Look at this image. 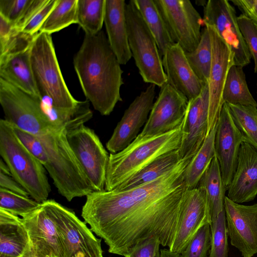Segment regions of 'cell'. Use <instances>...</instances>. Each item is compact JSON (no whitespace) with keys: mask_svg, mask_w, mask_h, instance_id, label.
<instances>
[{"mask_svg":"<svg viewBox=\"0 0 257 257\" xmlns=\"http://www.w3.org/2000/svg\"><path fill=\"white\" fill-rule=\"evenodd\" d=\"M57 2V0H48L22 32L33 36L38 33L40 28L56 5Z\"/></svg>","mask_w":257,"mask_h":257,"instance_id":"obj_41","label":"cell"},{"mask_svg":"<svg viewBox=\"0 0 257 257\" xmlns=\"http://www.w3.org/2000/svg\"><path fill=\"white\" fill-rule=\"evenodd\" d=\"M63 246L64 257H103L101 238L96 237L75 212L48 199Z\"/></svg>","mask_w":257,"mask_h":257,"instance_id":"obj_9","label":"cell"},{"mask_svg":"<svg viewBox=\"0 0 257 257\" xmlns=\"http://www.w3.org/2000/svg\"><path fill=\"white\" fill-rule=\"evenodd\" d=\"M32 253L21 218L0 209V257H25Z\"/></svg>","mask_w":257,"mask_h":257,"instance_id":"obj_25","label":"cell"},{"mask_svg":"<svg viewBox=\"0 0 257 257\" xmlns=\"http://www.w3.org/2000/svg\"><path fill=\"white\" fill-rule=\"evenodd\" d=\"M239 30L254 62V72H257V29L251 21L241 14L237 17Z\"/></svg>","mask_w":257,"mask_h":257,"instance_id":"obj_38","label":"cell"},{"mask_svg":"<svg viewBox=\"0 0 257 257\" xmlns=\"http://www.w3.org/2000/svg\"><path fill=\"white\" fill-rule=\"evenodd\" d=\"M66 129L69 145L95 190H104L109 155L99 137L84 124Z\"/></svg>","mask_w":257,"mask_h":257,"instance_id":"obj_10","label":"cell"},{"mask_svg":"<svg viewBox=\"0 0 257 257\" xmlns=\"http://www.w3.org/2000/svg\"><path fill=\"white\" fill-rule=\"evenodd\" d=\"M212 223L207 195L197 187L185 193L181 220L171 251L181 254L196 232Z\"/></svg>","mask_w":257,"mask_h":257,"instance_id":"obj_21","label":"cell"},{"mask_svg":"<svg viewBox=\"0 0 257 257\" xmlns=\"http://www.w3.org/2000/svg\"><path fill=\"white\" fill-rule=\"evenodd\" d=\"M124 0H105L104 23L109 45L120 65H125L132 54L130 48Z\"/></svg>","mask_w":257,"mask_h":257,"instance_id":"obj_24","label":"cell"},{"mask_svg":"<svg viewBox=\"0 0 257 257\" xmlns=\"http://www.w3.org/2000/svg\"><path fill=\"white\" fill-rule=\"evenodd\" d=\"M187 60L198 78L208 82L211 70L212 53L211 39L206 27L201 31L200 42L191 52L185 53Z\"/></svg>","mask_w":257,"mask_h":257,"instance_id":"obj_33","label":"cell"},{"mask_svg":"<svg viewBox=\"0 0 257 257\" xmlns=\"http://www.w3.org/2000/svg\"><path fill=\"white\" fill-rule=\"evenodd\" d=\"M31 69L41 98L49 100L54 109L71 111L76 109L80 101L70 93L63 77L51 35L37 33L33 41L31 52Z\"/></svg>","mask_w":257,"mask_h":257,"instance_id":"obj_5","label":"cell"},{"mask_svg":"<svg viewBox=\"0 0 257 257\" xmlns=\"http://www.w3.org/2000/svg\"><path fill=\"white\" fill-rule=\"evenodd\" d=\"M0 103L5 120L34 136H42L66 127L52 119L41 97L29 94L1 78Z\"/></svg>","mask_w":257,"mask_h":257,"instance_id":"obj_7","label":"cell"},{"mask_svg":"<svg viewBox=\"0 0 257 257\" xmlns=\"http://www.w3.org/2000/svg\"><path fill=\"white\" fill-rule=\"evenodd\" d=\"M211 242L208 257H228V233L224 209L210 225Z\"/></svg>","mask_w":257,"mask_h":257,"instance_id":"obj_36","label":"cell"},{"mask_svg":"<svg viewBox=\"0 0 257 257\" xmlns=\"http://www.w3.org/2000/svg\"><path fill=\"white\" fill-rule=\"evenodd\" d=\"M190 160H181L150 183L126 190L94 191L86 196L81 216L109 253L124 256L138 242L152 237L171 249L187 190L183 174Z\"/></svg>","mask_w":257,"mask_h":257,"instance_id":"obj_1","label":"cell"},{"mask_svg":"<svg viewBox=\"0 0 257 257\" xmlns=\"http://www.w3.org/2000/svg\"><path fill=\"white\" fill-rule=\"evenodd\" d=\"M0 188L25 197L30 196L25 189L11 175L0 173Z\"/></svg>","mask_w":257,"mask_h":257,"instance_id":"obj_44","label":"cell"},{"mask_svg":"<svg viewBox=\"0 0 257 257\" xmlns=\"http://www.w3.org/2000/svg\"><path fill=\"white\" fill-rule=\"evenodd\" d=\"M31 2V0H0V16L14 26Z\"/></svg>","mask_w":257,"mask_h":257,"instance_id":"obj_39","label":"cell"},{"mask_svg":"<svg viewBox=\"0 0 257 257\" xmlns=\"http://www.w3.org/2000/svg\"><path fill=\"white\" fill-rule=\"evenodd\" d=\"M203 23L213 27L234 54L235 65L244 67L251 56L239 30L234 8L226 0H209L204 6Z\"/></svg>","mask_w":257,"mask_h":257,"instance_id":"obj_15","label":"cell"},{"mask_svg":"<svg viewBox=\"0 0 257 257\" xmlns=\"http://www.w3.org/2000/svg\"><path fill=\"white\" fill-rule=\"evenodd\" d=\"M208 30L212 46V59L208 81L209 91L208 135L216 124L224 103L223 91L227 74L234 64V54L215 29L205 25Z\"/></svg>","mask_w":257,"mask_h":257,"instance_id":"obj_14","label":"cell"},{"mask_svg":"<svg viewBox=\"0 0 257 257\" xmlns=\"http://www.w3.org/2000/svg\"><path fill=\"white\" fill-rule=\"evenodd\" d=\"M161 242L156 237H152L138 242L131 247L124 257H156L160 252Z\"/></svg>","mask_w":257,"mask_h":257,"instance_id":"obj_40","label":"cell"},{"mask_svg":"<svg viewBox=\"0 0 257 257\" xmlns=\"http://www.w3.org/2000/svg\"><path fill=\"white\" fill-rule=\"evenodd\" d=\"M209 91L205 83L200 94L189 101L182 125V138L178 149L180 160L191 159L208 135Z\"/></svg>","mask_w":257,"mask_h":257,"instance_id":"obj_20","label":"cell"},{"mask_svg":"<svg viewBox=\"0 0 257 257\" xmlns=\"http://www.w3.org/2000/svg\"><path fill=\"white\" fill-rule=\"evenodd\" d=\"M40 203L29 197L0 188V209L15 215L23 217L35 210Z\"/></svg>","mask_w":257,"mask_h":257,"instance_id":"obj_35","label":"cell"},{"mask_svg":"<svg viewBox=\"0 0 257 257\" xmlns=\"http://www.w3.org/2000/svg\"><path fill=\"white\" fill-rule=\"evenodd\" d=\"M230 2L251 21L257 29V0H232Z\"/></svg>","mask_w":257,"mask_h":257,"instance_id":"obj_43","label":"cell"},{"mask_svg":"<svg viewBox=\"0 0 257 257\" xmlns=\"http://www.w3.org/2000/svg\"><path fill=\"white\" fill-rule=\"evenodd\" d=\"M227 104L234 123L241 134L244 142L257 150V107Z\"/></svg>","mask_w":257,"mask_h":257,"instance_id":"obj_34","label":"cell"},{"mask_svg":"<svg viewBox=\"0 0 257 257\" xmlns=\"http://www.w3.org/2000/svg\"><path fill=\"white\" fill-rule=\"evenodd\" d=\"M73 63L86 100L100 114L109 115L122 101L123 71L102 30L85 34Z\"/></svg>","mask_w":257,"mask_h":257,"instance_id":"obj_2","label":"cell"},{"mask_svg":"<svg viewBox=\"0 0 257 257\" xmlns=\"http://www.w3.org/2000/svg\"><path fill=\"white\" fill-rule=\"evenodd\" d=\"M162 63L167 82L189 101L200 94L205 83L195 74L185 52L178 44L167 50L162 56Z\"/></svg>","mask_w":257,"mask_h":257,"instance_id":"obj_22","label":"cell"},{"mask_svg":"<svg viewBox=\"0 0 257 257\" xmlns=\"http://www.w3.org/2000/svg\"><path fill=\"white\" fill-rule=\"evenodd\" d=\"M155 95L156 85L150 84L130 104L106 144L111 154L122 151L137 137L147 121Z\"/></svg>","mask_w":257,"mask_h":257,"instance_id":"obj_18","label":"cell"},{"mask_svg":"<svg viewBox=\"0 0 257 257\" xmlns=\"http://www.w3.org/2000/svg\"><path fill=\"white\" fill-rule=\"evenodd\" d=\"M227 191L226 196L239 204L257 196V150L246 142L241 144L236 169Z\"/></svg>","mask_w":257,"mask_h":257,"instance_id":"obj_23","label":"cell"},{"mask_svg":"<svg viewBox=\"0 0 257 257\" xmlns=\"http://www.w3.org/2000/svg\"><path fill=\"white\" fill-rule=\"evenodd\" d=\"M224 209L231 245L242 257H252L257 253V203L242 205L226 196Z\"/></svg>","mask_w":257,"mask_h":257,"instance_id":"obj_17","label":"cell"},{"mask_svg":"<svg viewBox=\"0 0 257 257\" xmlns=\"http://www.w3.org/2000/svg\"><path fill=\"white\" fill-rule=\"evenodd\" d=\"M0 155L13 177L33 199L39 203L48 200L51 187L45 168L4 119L0 120Z\"/></svg>","mask_w":257,"mask_h":257,"instance_id":"obj_6","label":"cell"},{"mask_svg":"<svg viewBox=\"0 0 257 257\" xmlns=\"http://www.w3.org/2000/svg\"><path fill=\"white\" fill-rule=\"evenodd\" d=\"M180 160L178 150L165 154L114 189L126 190L153 182L172 170Z\"/></svg>","mask_w":257,"mask_h":257,"instance_id":"obj_29","label":"cell"},{"mask_svg":"<svg viewBox=\"0 0 257 257\" xmlns=\"http://www.w3.org/2000/svg\"><path fill=\"white\" fill-rule=\"evenodd\" d=\"M105 0H78L77 24L85 34H95L102 30Z\"/></svg>","mask_w":257,"mask_h":257,"instance_id":"obj_32","label":"cell"},{"mask_svg":"<svg viewBox=\"0 0 257 257\" xmlns=\"http://www.w3.org/2000/svg\"><path fill=\"white\" fill-rule=\"evenodd\" d=\"M48 200L21 217L22 221L28 232L32 250L35 255L64 257L60 235Z\"/></svg>","mask_w":257,"mask_h":257,"instance_id":"obj_16","label":"cell"},{"mask_svg":"<svg viewBox=\"0 0 257 257\" xmlns=\"http://www.w3.org/2000/svg\"><path fill=\"white\" fill-rule=\"evenodd\" d=\"M210 242V224H206L193 237L181 254V257H208Z\"/></svg>","mask_w":257,"mask_h":257,"instance_id":"obj_37","label":"cell"},{"mask_svg":"<svg viewBox=\"0 0 257 257\" xmlns=\"http://www.w3.org/2000/svg\"><path fill=\"white\" fill-rule=\"evenodd\" d=\"M206 191L212 221L224 209L227 191L222 180L219 162L215 156L201 178L197 186Z\"/></svg>","mask_w":257,"mask_h":257,"instance_id":"obj_26","label":"cell"},{"mask_svg":"<svg viewBox=\"0 0 257 257\" xmlns=\"http://www.w3.org/2000/svg\"><path fill=\"white\" fill-rule=\"evenodd\" d=\"M223 99L227 104L257 107V102L249 90L243 68L234 65L230 68L224 86Z\"/></svg>","mask_w":257,"mask_h":257,"instance_id":"obj_30","label":"cell"},{"mask_svg":"<svg viewBox=\"0 0 257 257\" xmlns=\"http://www.w3.org/2000/svg\"><path fill=\"white\" fill-rule=\"evenodd\" d=\"M156 257H160V252H159L157 253V255H156Z\"/></svg>","mask_w":257,"mask_h":257,"instance_id":"obj_48","label":"cell"},{"mask_svg":"<svg viewBox=\"0 0 257 257\" xmlns=\"http://www.w3.org/2000/svg\"><path fill=\"white\" fill-rule=\"evenodd\" d=\"M243 142L242 135L234 123L228 104L224 103L217 122L214 149L227 190L235 172L238 153Z\"/></svg>","mask_w":257,"mask_h":257,"instance_id":"obj_19","label":"cell"},{"mask_svg":"<svg viewBox=\"0 0 257 257\" xmlns=\"http://www.w3.org/2000/svg\"><path fill=\"white\" fill-rule=\"evenodd\" d=\"M173 41L185 53L193 51L201 37L203 19L188 0H154Z\"/></svg>","mask_w":257,"mask_h":257,"instance_id":"obj_11","label":"cell"},{"mask_svg":"<svg viewBox=\"0 0 257 257\" xmlns=\"http://www.w3.org/2000/svg\"><path fill=\"white\" fill-rule=\"evenodd\" d=\"M25 257H38L35 255L33 253H32Z\"/></svg>","mask_w":257,"mask_h":257,"instance_id":"obj_47","label":"cell"},{"mask_svg":"<svg viewBox=\"0 0 257 257\" xmlns=\"http://www.w3.org/2000/svg\"><path fill=\"white\" fill-rule=\"evenodd\" d=\"M37 137L45 151L41 163L60 194L71 201L95 191L69 145L66 127Z\"/></svg>","mask_w":257,"mask_h":257,"instance_id":"obj_3","label":"cell"},{"mask_svg":"<svg viewBox=\"0 0 257 257\" xmlns=\"http://www.w3.org/2000/svg\"><path fill=\"white\" fill-rule=\"evenodd\" d=\"M256 87H257V84H256ZM256 94H257V91H256Z\"/></svg>","mask_w":257,"mask_h":257,"instance_id":"obj_49","label":"cell"},{"mask_svg":"<svg viewBox=\"0 0 257 257\" xmlns=\"http://www.w3.org/2000/svg\"><path fill=\"white\" fill-rule=\"evenodd\" d=\"M35 35L20 32L10 39L0 52V78L29 94L41 97L30 62L31 49Z\"/></svg>","mask_w":257,"mask_h":257,"instance_id":"obj_12","label":"cell"},{"mask_svg":"<svg viewBox=\"0 0 257 257\" xmlns=\"http://www.w3.org/2000/svg\"><path fill=\"white\" fill-rule=\"evenodd\" d=\"M216 128L217 123L185 169L183 178L187 190L197 187L201 178L215 156L214 139Z\"/></svg>","mask_w":257,"mask_h":257,"instance_id":"obj_27","label":"cell"},{"mask_svg":"<svg viewBox=\"0 0 257 257\" xmlns=\"http://www.w3.org/2000/svg\"><path fill=\"white\" fill-rule=\"evenodd\" d=\"M160 257H181V254L171 251L169 248L160 250Z\"/></svg>","mask_w":257,"mask_h":257,"instance_id":"obj_46","label":"cell"},{"mask_svg":"<svg viewBox=\"0 0 257 257\" xmlns=\"http://www.w3.org/2000/svg\"><path fill=\"white\" fill-rule=\"evenodd\" d=\"M125 18L129 46L140 74L145 82L162 87L167 82L162 57L134 0L126 4Z\"/></svg>","mask_w":257,"mask_h":257,"instance_id":"obj_8","label":"cell"},{"mask_svg":"<svg viewBox=\"0 0 257 257\" xmlns=\"http://www.w3.org/2000/svg\"><path fill=\"white\" fill-rule=\"evenodd\" d=\"M134 2L153 35L162 57L167 50L175 43L154 0H134Z\"/></svg>","mask_w":257,"mask_h":257,"instance_id":"obj_28","label":"cell"},{"mask_svg":"<svg viewBox=\"0 0 257 257\" xmlns=\"http://www.w3.org/2000/svg\"><path fill=\"white\" fill-rule=\"evenodd\" d=\"M78 0H57L40 28L39 32L51 35L73 24H77Z\"/></svg>","mask_w":257,"mask_h":257,"instance_id":"obj_31","label":"cell"},{"mask_svg":"<svg viewBox=\"0 0 257 257\" xmlns=\"http://www.w3.org/2000/svg\"><path fill=\"white\" fill-rule=\"evenodd\" d=\"M189 100L167 82L160 87L143 131L136 139L166 134L180 127L187 111Z\"/></svg>","mask_w":257,"mask_h":257,"instance_id":"obj_13","label":"cell"},{"mask_svg":"<svg viewBox=\"0 0 257 257\" xmlns=\"http://www.w3.org/2000/svg\"><path fill=\"white\" fill-rule=\"evenodd\" d=\"M47 1L48 0H31L19 20L14 25V28L18 31L22 32Z\"/></svg>","mask_w":257,"mask_h":257,"instance_id":"obj_42","label":"cell"},{"mask_svg":"<svg viewBox=\"0 0 257 257\" xmlns=\"http://www.w3.org/2000/svg\"><path fill=\"white\" fill-rule=\"evenodd\" d=\"M182 135V125L174 131L160 136L135 139L122 151L115 154L110 153L105 190L115 189L159 157L178 150Z\"/></svg>","mask_w":257,"mask_h":257,"instance_id":"obj_4","label":"cell"},{"mask_svg":"<svg viewBox=\"0 0 257 257\" xmlns=\"http://www.w3.org/2000/svg\"><path fill=\"white\" fill-rule=\"evenodd\" d=\"M18 32L12 23L0 16V51L4 49L13 35Z\"/></svg>","mask_w":257,"mask_h":257,"instance_id":"obj_45","label":"cell"}]
</instances>
